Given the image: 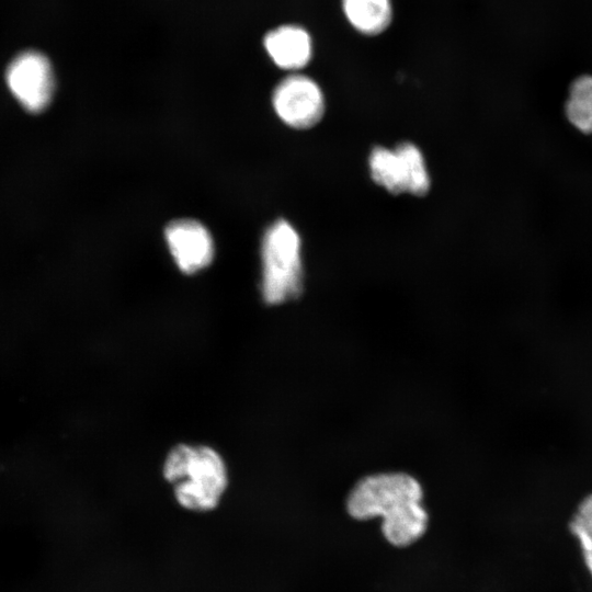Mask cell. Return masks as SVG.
Wrapping results in <instances>:
<instances>
[{
  "label": "cell",
  "mask_w": 592,
  "mask_h": 592,
  "mask_svg": "<svg viewBox=\"0 0 592 592\" xmlns=\"http://www.w3.org/2000/svg\"><path fill=\"white\" fill-rule=\"evenodd\" d=\"M419 481L406 473H379L358 480L346 499L348 513L355 520L380 516L385 538L396 547L417 542L426 530Z\"/></svg>",
  "instance_id": "1"
},
{
  "label": "cell",
  "mask_w": 592,
  "mask_h": 592,
  "mask_svg": "<svg viewBox=\"0 0 592 592\" xmlns=\"http://www.w3.org/2000/svg\"><path fill=\"white\" fill-rule=\"evenodd\" d=\"M162 475L178 504L186 511L206 513L220 503L228 471L223 457L205 445L180 444L167 455Z\"/></svg>",
  "instance_id": "2"
},
{
  "label": "cell",
  "mask_w": 592,
  "mask_h": 592,
  "mask_svg": "<svg viewBox=\"0 0 592 592\" xmlns=\"http://www.w3.org/2000/svg\"><path fill=\"white\" fill-rule=\"evenodd\" d=\"M261 257L264 301L280 305L299 296L303 291L300 238L288 221L278 219L266 229Z\"/></svg>",
  "instance_id": "3"
},
{
  "label": "cell",
  "mask_w": 592,
  "mask_h": 592,
  "mask_svg": "<svg viewBox=\"0 0 592 592\" xmlns=\"http://www.w3.org/2000/svg\"><path fill=\"white\" fill-rule=\"evenodd\" d=\"M4 80L11 96L27 113L39 114L53 101L55 71L41 50L25 49L16 54L5 68Z\"/></svg>",
  "instance_id": "4"
},
{
  "label": "cell",
  "mask_w": 592,
  "mask_h": 592,
  "mask_svg": "<svg viewBox=\"0 0 592 592\" xmlns=\"http://www.w3.org/2000/svg\"><path fill=\"white\" fill-rule=\"evenodd\" d=\"M372 179L391 194L422 196L430 189V177L420 149L401 143L394 150L375 147L368 159Z\"/></svg>",
  "instance_id": "5"
},
{
  "label": "cell",
  "mask_w": 592,
  "mask_h": 592,
  "mask_svg": "<svg viewBox=\"0 0 592 592\" xmlns=\"http://www.w3.org/2000/svg\"><path fill=\"white\" fill-rule=\"evenodd\" d=\"M272 104L277 116L298 129L318 124L325 113V98L319 84L310 77L293 72L275 87Z\"/></svg>",
  "instance_id": "6"
},
{
  "label": "cell",
  "mask_w": 592,
  "mask_h": 592,
  "mask_svg": "<svg viewBox=\"0 0 592 592\" xmlns=\"http://www.w3.org/2000/svg\"><path fill=\"white\" fill-rule=\"evenodd\" d=\"M164 236L174 262L183 273H196L213 261V238L201 223L192 219L174 220L167 226Z\"/></svg>",
  "instance_id": "7"
},
{
  "label": "cell",
  "mask_w": 592,
  "mask_h": 592,
  "mask_svg": "<svg viewBox=\"0 0 592 592\" xmlns=\"http://www.w3.org/2000/svg\"><path fill=\"white\" fill-rule=\"evenodd\" d=\"M267 57L280 69L299 72L312 59L315 42L310 31L299 23H282L267 30L262 38Z\"/></svg>",
  "instance_id": "8"
},
{
  "label": "cell",
  "mask_w": 592,
  "mask_h": 592,
  "mask_svg": "<svg viewBox=\"0 0 592 592\" xmlns=\"http://www.w3.org/2000/svg\"><path fill=\"white\" fill-rule=\"evenodd\" d=\"M340 8L349 26L363 36H379L394 22L392 0H340Z\"/></svg>",
  "instance_id": "9"
},
{
  "label": "cell",
  "mask_w": 592,
  "mask_h": 592,
  "mask_svg": "<svg viewBox=\"0 0 592 592\" xmlns=\"http://www.w3.org/2000/svg\"><path fill=\"white\" fill-rule=\"evenodd\" d=\"M565 114L580 133L592 134V75H581L570 83Z\"/></svg>",
  "instance_id": "10"
},
{
  "label": "cell",
  "mask_w": 592,
  "mask_h": 592,
  "mask_svg": "<svg viewBox=\"0 0 592 592\" xmlns=\"http://www.w3.org/2000/svg\"><path fill=\"white\" fill-rule=\"evenodd\" d=\"M569 532L577 540L585 568L592 578V493L578 504L569 521Z\"/></svg>",
  "instance_id": "11"
}]
</instances>
